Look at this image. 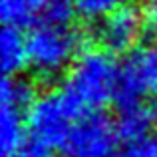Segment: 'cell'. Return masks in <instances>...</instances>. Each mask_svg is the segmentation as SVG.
<instances>
[{
  "label": "cell",
  "instance_id": "6da1fadb",
  "mask_svg": "<svg viewBox=\"0 0 157 157\" xmlns=\"http://www.w3.org/2000/svg\"><path fill=\"white\" fill-rule=\"evenodd\" d=\"M121 64L107 50H84L66 74L62 88L84 111H100L117 100Z\"/></svg>",
  "mask_w": 157,
  "mask_h": 157
},
{
  "label": "cell",
  "instance_id": "7a4b0ae2",
  "mask_svg": "<svg viewBox=\"0 0 157 157\" xmlns=\"http://www.w3.org/2000/svg\"><path fill=\"white\" fill-rule=\"evenodd\" d=\"M28 38V66L44 80L68 72L84 52V34L74 26H56L36 22L26 34Z\"/></svg>",
  "mask_w": 157,
  "mask_h": 157
},
{
  "label": "cell",
  "instance_id": "3957f363",
  "mask_svg": "<svg viewBox=\"0 0 157 157\" xmlns=\"http://www.w3.org/2000/svg\"><path fill=\"white\" fill-rule=\"evenodd\" d=\"M82 113L86 111L64 88L50 90L36 98L28 109V131L36 141L50 147H62Z\"/></svg>",
  "mask_w": 157,
  "mask_h": 157
},
{
  "label": "cell",
  "instance_id": "277c9868",
  "mask_svg": "<svg viewBox=\"0 0 157 157\" xmlns=\"http://www.w3.org/2000/svg\"><path fill=\"white\" fill-rule=\"evenodd\" d=\"M119 141L115 121L101 111H86L80 115L60 147L64 157H107Z\"/></svg>",
  "mask_w": 157,
  "mask_h": 157
},
{
  "label": "cell",
  "instance_id": "5b68a950",
  "mask_svg": "<svg viewBox=\"0 0 157 157\" xmlns=\"http://www.w3.org/2000/svg\"><path fill=\"white\" fill-rule=\"evenodd\" d=\"M157 94V46H145L129 52L119 74V105L143 101Z\"/></svg>",
  "mask_w": 157,
  "mask_h": 157
},
{
  "label": "cell",
  "instance_id": "8992f818",
  "mask_svg": "<svg viewBox=\"0 0 157 157\" xmlns=\"http://www.w3.org/2000/svg\"><path fill=\"white\" fill-rule=\"evenodd\" d=\"M143 36L141 18L135 6L123 4L96 26V40L101 50L115 54H129L133 52L137 40Z\"/></svg>",
  "mask_w": 157,
  "mask_h": 157
},
{
  "label": "cell",
  "instance_id": "52a82bcc",
  "mask_svg": "<svg viewBox=\"0 0 157 157\" xmlns=\"http://www.w3.org/2000/svg\"><path fill=\"white\" fill-rule=\"evenodd\" d=\"M157 123V111L153 105L145 101H131V104L119 105L117 117H115V129H117L119 141L133 145L151 137Z\"/></svg>",
  "mask_w": 157,
  "mask_h": 157
},
{
  "label": "cell",
  "instance_id": "ba28073f",
  "mask_svg": "<svg viewBox=\"0 0 157 157\" xmlns=\"http://www.w3.org/2000/svg\"><path fill=\"white\" fill-rule=\"evenodd\" d=\"M28 111L10 104H0V149L2 155H14L26 143Z\"/></svg>",
  "mask_w": 157,
  "mask_h": 157
},
{
  "label": "cell",
  "instance_id": "9c48e42d",
  "mask_svg": "<svg viewBox=\"0 0 157 157\" xmlns=\"http://www.w3.org/2000/svg\"><path fill=\"white\" fill-rule=\"evenodd\" d=\"M0 66L4 76H18L28 66V38L16 26H4L0 34Z\"/></svg>",
  "mask_w": 157,
  "mask_h": 157
},
{
  "label": "cell",
  "instance_id": "30bf717a",
  "mask_svg": "<svg viewBox=\"0 0 157 157\" xmlns=\"http://www.w3.org/2000/svg\"><path fill=\"white\" fill-rule=\"evenodd\" d=\"M48 0H0V16L4 26H30L36 24Z\"/></svg>",
  "mask_w": 157,
  "mask_h": 157
},
{
  "label": "cell",
  "instance_id": "8fae6325",
  "mask_svg": "<svg viewBox=\"0 0 157 157\" xmlns=\"http://www.w3.org/2000/svg\"><path fill=\"white\" fill-rule=\"evenodd\" d=\"M36 98L38 96H36L34 84L20 76H6L0 86V104H10L28 111Z\"/></svg>",
  "mask_w": 157,
  "mask_h": 157
},
{
  "label": "cell",
  "instance_id": "7c38bea8",
  "mask_svg": "<svg viewBox=\"0 0 157 157\" xmlns=\"http://www.w3.org/2000/svg\"><path fill=\"white\" fill-rule=\"evenodd\" d=\"M123 4L125 0H74L78 16L86 22H100Z\"/></svg>",
  "mask_w": 157,
  "mask_h": 157
},
{
  "label": "cell",
  "instance_id": "4fadbf2b",
  "mask_svg": "<svg viewBox=\"0 0 157 157\" xmlns=\"http://www.w3.org/2000/svg\"><path fill=\"white\" fill-rule=\"evenodd\" d=\"M74 0H48L42 16L38 22H48L56 26H72V20L76 16Z\"/></svg>",
  "mask_w": 157,
  "mask_h": 157
},
{
  "label": "cell",
  "instance_id": "5bb4252c",
  "mask_svg": "<svg viewBox=\"0 0 157 157\" xmlns=\"http://www.w3.org/2000/svg\"><path fill=\"white\" fill-rule=\"evenodd\" d=\"M137 10L141 18L143 36L147 40H157V0H141Z\"/></svg>",
  "mask_w": 157,
  "mask_h": 157
},
{
  "label": "cell",
  "instance_id": "9a60e30c",
  "mask_svg": "<svg viewBox=\"0 0 157 157\" xmlns=\"http://www.w3.org/2000/svg\"><path fill=\"white\" fill-rule=\"evenodd\" d=\"M12 157H54V151H52L50 145L32 139V141L24 143V145L20 147V149L16 151Z\"/></svg>",
  "mask_w": 157,
  "mask_h": 157
},
{
  "label": "cell",
  "instance_id": "2e32d148",
  "mask_svg": "<svg viewBox=\"0 0 157 157\" xmlns=\"http://www.w3.org/2000/svg\"><path fill=\"white\" fill-rule=\"evenodd\" d=\"M107 157H145L141 151V145L139 143H133V145H127L125 149L121 151H111Z\"/></svg>",
  "mask_w": 157,
  "mask_h": 157
},
{
  "label": "cell",
  "instance_id": "e0dca14e",
  "mask_svg": "<svg viewBox=\"0 0 157 157\" xmlns=\"http://www.w3.org/2000/svg\"><path fill=\"white\" fill-rule=\"evenodd\" d=\"M2 157H12V155H2Z\"/></svg>",
  "mask_w": 157,
  "mask_h": 157
}]
</instances>
